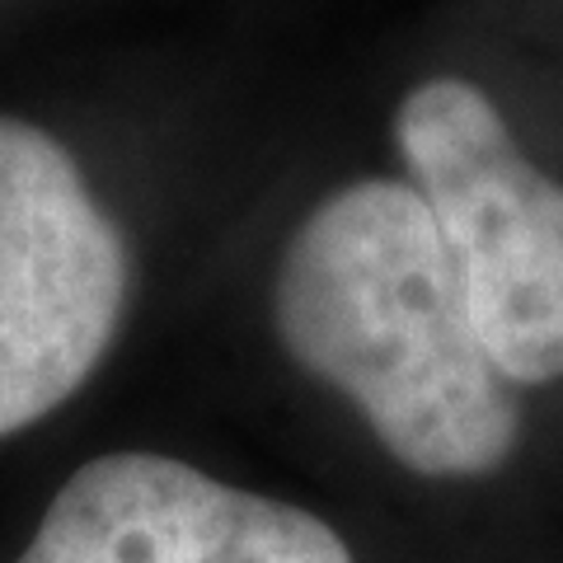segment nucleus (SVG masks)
Segmentation results:
<instances>
[{
  "label": "nucleus",
  "instance_id": "1",
  "mask_svg": "<svg viewBox=\"0 0 563 563\" xmlns=\"http://www.w3.org/2000/svg\"><path fill=\"white\" fill-rule=\"evenodd\" d=\"M277 333L413 474L470 479L512 455L521 409L470 324L413 184L357 179L310 211L277 273Z\"/></svg>",
  "mask_w": 563,
  "mask_h": 563
},
{
  "label": "nucleus",
  "instance_id": "2",
  "mask_svg": "<svg viewBox=\"0 0 563 563\" xmlns=\"http://www.w3.org/2000/svg\"><path fill=\"white\" fill-rule=\"evenodd\" d=\"M395 141L498 376H563V184L526 161L470 80L442 76L404 95Z\"/></svg>",
  "mask_w": 563,
  "mask_h": 563
},
{
  "label": "nucleus",
  "instance_id": "3",
  "mask_svg": "<svg viewBox=\"0 0 563 563\" xmlns=\"http://www.w3.org/2000/svg\"><path fill=\"white\" fill-rule=\"evenodd\" d=\"M128 244L52 132L0 118V437L47 418L118 339Z\"/></svg>",
  "mask_w": 563,
  "mask_h": 563
},
{
  "label": "nucleus",
  "instance_id": "4",
  "mask_svg": "<svg viewBox=\"0 0 563 563\" xmlns=\"http://www.w3.org/2000/svg\"><path fill=\"white\" fill-rule=\"evenodd\" d=\"M20 563H352L333 526L169 455L80 465Z\"/></svg>",
  "mask_w": 563,
  "mask_h": 563
}]
</instances>
